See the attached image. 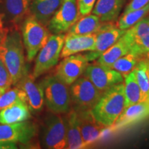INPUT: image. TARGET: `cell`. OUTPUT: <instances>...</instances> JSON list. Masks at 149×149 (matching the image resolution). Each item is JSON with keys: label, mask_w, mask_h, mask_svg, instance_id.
Returning a JSON list of instances; mask_svg holds the SVG:
<instances>
[{"label": "cell", "mask_w": 149, "mask_h": 149, "mask_svg": "<svg viewBox=\"0 0 149 149\" xmlns=\"http://www.w3.org/2000/svg\"><path fill=\"white\" fill-rule=\"evenodd\" d=\"M148 114L149 100L139 102L125 108L112 126L114 130L120 129L141 120Z\"/></svg>", "instance_id": "obj_18"}, {"label": "cell", "mask_w": 149, "mask_h": 149, "mask_svg": "<svg viewBox=\"0 0 149 149\" xmlns=\"http://www.w3.org/2000/svg\"><path fill=\"white\" fill-rule=\"evenodd\" d=\"M124 102L125 108L144 102V97L136 79L135 70L124 77Z\"/></svg>", "instance_id": "obj_23"}, {"label": "cell", "mask_w": 149, "mask_h": 149, "mask_svg": "<svg viewBox=\"0 0 149 149\" xmlns=\"http://www.w3.org/2000/svg\"><path fill=\"white\" fill-rule=\"evenodd\" d=\"M3 29H5V28L3 27L2 20H1V15H0V31H1V30H3Z\"/></svg>", "instance_id": "obj_35"}, {"label": "cell", "mask_w": 149, "mask_h": 149, "mask_svg": "<svg viewBox=\"0 0 149 149\" xmlns=\"http://www.w3.org/2000/svg\"><path fill=\"white\" fill-rule=\"evenodd\" d=\"M18 101L26 102L27 104L25 93L17 86L13 88H9L0 95V111L7 106Z\"/></svg>", "instance_id": "obj_28"}, {"label": "cell", "mask_w": 149, "mask_h": 149, "mask_svg": "<svg viewBox=\"0 0 149 149\" xmlns=\"http://www.w3.org/2000/svg\"><path fill=\"white\" fill-rule=\"evenodd\" d=\"M78 8L81 16L86 15L92 12L97 0H77Z\"/></svg>", "instance_id": "obj_32"}, {"label": "cell", "mask_w": 149, "mask_h": 149, "mask_svg": "<svg viewBox=\"0 0 149 149\" xmlns=\"http://www.w3.org/2000/svg\"><path fill=\"white\" fill-rule=\"evenodd\" d=\"M124 0H97L92 13L102 22H112L118 18Z\"/></svg>", "instance_id": "obj_20"}, {"label": "cell", "mask_w": 149, "mask_h": 149, "mask_svg": "<svg viewBox=\"0 0 149 149\" xmlns=\"http://www.w3.org/2000/svg\"><path fill=\"white\" fill-rule=\"evenodd\" d=\"M1 93H0V95H1Z\"/></svg>", "instance_id": "obj_36"}, {"label": "cell", "mask_w": 149, "mask_h": 149, "mask_svg": "<svg viewBox=\"0 0 149 149\" xmlns=\"http://www.w3.org/2000/svg\"><path fill=\"white\" fill-rule=\"evenodd\" d=\"M134 70L144 101L149 100V59H141Z\"/></svg>", "instance_id": "obj_25"}, {"label": "cell", "mask_w": 149, "mask_h": 149, "mask_svg": "<svg viewBox=\"0 0 149 149\" xmlns=\"http://www.w3.org/2000/svg\"><path fill=\"white\" fill-rule=\"evenodd\" d=\"M84 74L102 93L124 81L123 76L120 72L97 61L88 64Z\"/></svg>", "instance_id": "obj_10"}, {"label": "cell", "mask_w": 149, "mask_h": 149, "mask_svg": "<svg viewBox=\"0 0 149 149\" xmlns=\"http://www.w3.org/2000/svg\"><path fill=\"white\" fill-rule=\"evenodd\" d=\"M96 42V33L87 35L68 34L65 35L64 45L60 57L64 58L81 52L94 51Z\"/></svg>", "instance_id": "obj_15"}, {"label": "cell", "mask_w": 149, "mask_h": 149, "mask_svg": "<svg viewBox=\"0 0 149 149\" xmlns=\"http://www.w3.org/2000/svg\"><path fill=\"white\" fill-rule=\"evenodd\" d=\"M8 30V29H5L1 30V31H0V44H1V42H2L3 40V38L5 37L6 34Z\"/></svg>", "instance_id": "obj_34"}, {"label": "cell", "mask_w": 149, "mask_h": 149, "mask_svg": "<svg viewBox=\"0 0 149 149\" xmlns=\"http://www.w3.org/2000/svg\"><path fill=\"white\" fill-rule=\"evenodd\" d=\"M124 35L129 41L149 35V16L143 17L133 26L126 30Z\"/></svg>", "instance_id": "obj_29"}, {"label": "cell", "mask_w": 149, "mask_h": 149, "mask_svg": "<svg viewBox=\"0 0 149 149\" xmlns=\"http://www.w3.org/2000/svg\"><path fill=\"white\" fill-rule=\"evenodd\" d=\"M149 3V0H132L126 6L125 10L124 13H127L129 11L137 10L145 6L148 4Z\"/></svg>", "instance_id": "obj_33"}, {"label": "cell", "mask_w": 149, "mask_h": 149, "mask_svg": "<svg viewBox=\"0 0 149 149\" xmlns=\"http://www.w3.org/2000/svg\"><path fill=\"white\" fill-rule=\"evenodd\" d=\"M85 54H74L64 57L55 68V75L66 85L70 86L84 74L88 64Z\"/></svg>", "instance_id": "obj_12"}, {"label": "cell", "mask_w": 149, "mask_h": 149, "mask_svg": "<svg viewBox=\"0 0 149 149\" xmlns=\"http://www.w3.org/2000/svg\"><path fill=\"white\" fill-rule=\"evenodd\" d=\"M40 84L44 92V103L51 112L62 114L70 111L71 99L68 85L55 74L44 78Z\"/></svg>", "instance_id": "obj_3"}, {"label": "cell", "mask_w": 149, "mask_h": 149, "mask_svg": "<svg viewBox=\"0 0 149 149\" xmlns=\"http://www.w3.org/2000/svg\"><path fill=\"white\" fill-rule=\"evenodd\" d=\"M31 0H0V15L3 27L19 29L26 17L30 15Z\"/></svg>", "instance_id": "obj_11"}, {"label": "cell", "mask_w": 149, "mask_h": 149, "mask_svg": "<svg viewBox=\"0 0 149 149\" xmlns=\"http://www.w3.org/2000/svg\"><path fill=\"white\" fill-rule=\"evenodd\" d=\"M70 86L71 104L77 111L92 109L102 95L84 76L79 77Z\"/></svg>", "instance_id": "obj_7"}, {"label": "cell", "mask_w": 149, "mask_h": 149, "mask_svg": "<svg viewBox=\"0 0 149 149\" xmlns=\"http://www.w3.org/2000/svg\"><path fill=\"white\" fill-rule=\"evenodd\" d=\"M66 129V148L77 149L85 146L80 130L77 112L74 109L67 113L64 118Z\"/></svg>", "instance_id": "obj_19"}, {"label": "cell", "mask_w": 149, "mask_h": 149, "mask_svg": "<svg viewBox=\"0 0 149 149\" xmlns=\"http://www.w3.org/2000/svg\"><path fill=\"white\" fill-rule=\"evenodd\" d=\"M64 0H31L30 15L47 27Z\"/></svg>", "instance_id": "obj_17"}, {"label": "cell", "mask_w": 149, "mask_h": 149, "mask_svg": "<svg viewBox=\"0 0 149 149\" xmlns=\"http://www.w3.org/2000/svg\"><path fill=\"white\" fill-rule=\"evenodd\" d=\"M130 51V42L124 34L118 41L107 49L99 58L97 62L109 67L115 61L126 55Z\"/></svg>", "instance_id": "obj_22"}, {"label": "cell", "mask_w": 149, "mask_h": 149, "mask_svg": "<svg viewBox=\"0 0 149 149\" xmlns=\"http://www.w3.org/2000/svg\"><path fill=\"white\" fill-rule=\"evenodd\" d=\"M149 13V3L137 10L124 13L119 19L117 26L122 30H126L133 26L137 22L144 17Z\"/></svg>", "instance_id": "obj_27"}, {"label": "cell", "mask_w": 149, "mask_h": 149, "mask_svg": "<svg viewBox=\"0 0 149 149\" xmlns=\"http://www.w3.org/2000/svg\"><path fill=\"white\" fill-rule=\"evenodd\" d=\"M38 133V128L31 121L0 124V142L30 145Z\"/></svg>", "instance_id": "obj_8"}, {"label": "cell", "mask_w": 149, "mask_h": 149, "mask_svg": "<svg viewBox=\"0 0 149 149\" xmlns=\"http://www.w3.org/2000/svg\"><path fill=\"white\" fill-rule=\"evenodd\" d=\"M40 143L44 148H66V129L61 114L51 112L45 117L40 130Z\"/></svg>", "instance_id": "obj_5"}, {"label": "cell", "mask_w": 149, "mask_h": 149, "mask_svg": "<svg viewBox=\"0 0 149 149\" xmlns=\"http://www.w3.org/2000/svg\"><path fill=\"white\" fill-rule=\"evenodd\" d=\"M124 109V85L122 82L102 93L91 111L96 120L107 128L112 127Z\"/></svg>", "instance_id": "obj_2"}, {"label": "cell", "mask_w": 149, "mask_h": 149, "mask_svg": "<svg viewBox=\"0 0 149 149\" xmlns=\"http://www.w3.org/2000/svg\"><path fill=\"white\" fill-rule=\"evenodd\" d=\"M102 22L95 15H86L80 17L68 31V33L75 35H87L95 33L102 25Z\"/></svg>", "instance_id": "obj_24"}, {"label": "cell", "mask_w": 149, "mask_h": 149, "mask_svg": "<svg viewBox=\"0 0 149 149\" xmlns=\"http://www.w3.org/2000/svg\"><path fill=\"white\" fill-rule=\"evenodd\" d=\"M81 17L77 0H64L47 28L52 34H64Z\"/></svg>", "instance_id": "obj_9"}, {"label": "cell", "mask_w": 149, "mask_h": 149, "mask_svg": "<svg viewBox=\"0 0 149 149\" xmlns=\"http://www.w3.org/2000/svg\"><path fill=\"white\" fill-rule=\"evenodd\" d=\"M140 59L141 58L137 54L130 51L126 55L115 61L109 68L119 72L123 77H125L129 72L133 71Z\"/></svg>", "instance_id": "obj_26"}, {"label": "cell", "mask_w": 149, "mask_h": 149, "mask_svg": "<svg viewBox=\"0 0 149 149\" xmlns=\"http://www.w3.org/2000/svg\"><path fill=\"white\" fill-rule=\"evenodd\" d=\"M0 59L10 74L12 84H16L27 71L24 46L19 29H9L0 44Z\"/></svg>", "instance_id": "obj_1"}, {"label": "cell", "mask_w": 149, "mask_h": 149, "mask_svg": "<svg viewBox=\"0 0 149 149\" xmlns=\"http://www.w3.org/2000/svg\"><path fill=\"white\" fill-rule=\"evenodd\" d=\"M96 32V42L94 51L86 53L88 61H93L101 56L107 49L118 41L126 32L112 22H103Z\"/></svg>", "instance_id": "obj_13"}, {"label": "cell", "mask_w": 149, "mask_h": 149, "mask_svg": "<svg viewBox=\"0 0 149 149\" xmlns=\"http://www.w3.org/2000/svg\"><path fill=\"white\" fill-rule=\"evenodd\" d=\"M12 85L10 74L6 67L0 59V93L2 94L5 91L10 88Z\"/></svg>", "instance_id": "obj_31"}, {"label": "cell", "mask_w": 149, "mask_h": 149, "mask_svg": "<svg viewBox=\"0 0 149 149\" xmlns=\"http://www.w3.org/2000/svg\"><path fill=\"white\" fill-rule=\"evenodd\" d=\"M77 112L81 137L86 146L95 141L105 127L96 120L91 109Z\"/></svg>", "instance_id": "obj_16"}, {"label": "cell", "mask_w": 149, "mask_h": 149, "mask_svg": "<svg viewBox=\"0 0 149 149\" xmlns=\"http://www.w3.org/2000/svg\"><path fill=\"white\" fill-rule=\"evenodd\" d=\"M65 35H50L47 42L36 56L33 76L34 78L40 77L49 71L58 63L64 42Z\"/></svg>", "instance_id": "obj_6"}, {"label": "cell", "mask_w": 149, "mask_h": 149, "mask_svg": "<svg viewBox=\"0 0 149 149\" xmlns=\"http://www.w3.org/2000/svg\"><path fill=\"white\" fill-rule=\"evenodd\" d=\"M21 31L27 61L31 62L45 45L51 33L47 27L31 15H28L22 22Z\"/></svg>", "instance_id": "obj_4"}, {"label": "cell", "mask_w": 149, "mask_h": 149, "mask_svg": "<svg viewBox=\"0 0 149 149\" xmlns=\"http://www.w3.org/2000/svg\"><path fill=\"white\" fill-rule=\"evenodd\" d=\"M129 42L130 51L135 53L141 59H149V35Z\"/></svg>", "instance_id": "obj_30"}, {"label": "cell", "mask_w": 149, "mask_h": 149, "mask_svg": "<svg viewBox=\"0 0 149 149\" xmlns=\"http://www.w3.org/2000/svg\"><path fill=\"white\" fill-rule=\"evenodd\" d=\"M35 79L33 74L27 70L15 86L25 93L27 104L31 111L39 113L42 111L45 103L42 86Z\"/></svg>", "instance_id": "obj_14"}, {"label": "cell", "mask_w": 149, "mask_h": 149, "mask_svg": "<svg viewBox=\"0 0 149 149\" xmlns=\"http://www.w3.org/2000/svg\"><path fill=\"white\" fill-rule=\"evenodd\" d=\"M31 111L26 102L18 101L0 111V124H13L29 120Z\"/></svg>", "instance_id": "obj_21"}]
</instances>
